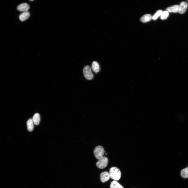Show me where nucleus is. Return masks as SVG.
<instances>
[{
    "label": "nucleus",
    "mask_w": 188,
    "mask_h": 188,
    "mask_svg": "<svg viewBox=\"0 0 188 188\" xmlns=\"http://www.w3.org/2000/svg\"><path fill=\"white\" fill-rule=\"evenodd\" d=\"M178 5H175L167 8L166 9L167 11L169 12H171L176 13L178 12Z\"/></svg>",
    "instance_id": "obj_13"
},
{
    "label": "nucleus",
    "mask_w": 188,
    "mask_h": 188,
    "mask_svg": "<svg viewBox=\"0 0 188 188\" xmlns=\"http://www.w3.org/2000/svg\"><path fill=\"white\" fill-rule=\"evenodd\" d=\"M110 188H124L123 186L115 180L113 181L110 184Z\"/></svg>",
    "instance_id": "obj_14"
},
{
    "label": "nucleus",
    "mask_w": 188,
    "mask_h": 188,
    "mask_svg": "<svg viewBox=\"0 0 188 188\" xmlns=\"http://www.w3.org/2000/svg\"><path fill=\"white\" fill-rule=\"evenodd\" d=\"M92 70L96 73L100 71L99 66L97 62L94 61L92 62Z\"/></svg>",
    "instance_id": "obj_10"
},
{
    "label": "nucleus",
    "mask_w": 188,
    "mask_h": 188,
    "mask_svg": "<svg viewBox=\"0 0 188 188\" xmlns=\"http://www.w3.org/2000/svg\"><path fill=\"white\" fill-rule=\"evenodd\" d=\"M34 122L32 119L30 118L28 119L27 122V128L28 130L31 132L34 129Z\"/></svg>",
    "instance_id": "obj_9"
},
{
    "label": "nucleus",
    "mask_w": 188,
    "mask_h": 188,
    "mask_svg": "<svg viewBox=\"0 0 188 188\" xmlns=\"http://www.w3.org/2000/svg\"><path fill=\"white\" fill-rule=\"evenodd\" d=\"M83 75L85 78L88 80L92 79L93 77L90 67L88 65L85 66L83 70Z\"/></svg>",
    "instance_id": "obj_3"
},
{
    "label": "nucleus",
    "mask_w": 188,
    "mask_h": 188,
    "mask_svg": "<svg viewBox=\"0 0 188 188\" xmlns=\"http://www.w3.org/2000/svg\"><path fill=\"white\" fill-rule=\"evenodd\" d=\"M188 4L185 2H182L179 5L178 12L180 14L184 13L188 7Z\"/></svg>",
    "instance_id": "obj_6"
},
{
    "label": "nucleus",
    "mask_w": 188,
    "mask_h": 188,
    "mask_svg": "<svg viewBox=\"0 0 188 188\" xmlns=\"http://www.w3.org/2000/svg\"><path fill=\"white\" fill-rule=\"evenodd\" d=\"M17 10L20 12L27 11L30 8V7L27 3H24L20 4L17 8Z\"/></svg>",
    "instance_id": "obj_5"
},
{
    "label": "nucleus",
    "mask_w": 188,
    "mask_h": 188,
    "mask_svg": "<svg viewBox=\"0 0 188 188\" xmlns=\"http://www.w3.org/2000/svg\"><path fill=\"white\" fill-rule=\"evenodd\" d=\"M105 151L104 148L100 145L96 146L94 149L93 153L96 158L99 159L103 157Z\"/></svg>",
    "instance_id": "obj_2"
},
{
    "label": "nucleus",
    "mask_w": 188,
    "mask_h": 188,
    "mask_svg": "<svg viewBox=\"0 0 188 188\" xmlns=\"http://www.w3.org/2000/svg\"><path fill=\"white\" fill-rule=\"evenodd\" d=\"M169 15V13L167 10L163 11L161 16L160 18L162 20H164L167 19Z\"/></svg>",
    "instance_id": "obj_17"
},
{
    "label": "nucleus",
    "mask_w": 188,
    "mask_h": 188,
    "mask_svg": "<svg viewBox=\"0 0 188 188\" xmlns=\"http://www.w3.org/2000/svg\"><path fill=\"white\" fill-rule=\"evenodd\" d=\"M32 119L34 124L36 125H38L40 121V116L39 114L36 113H35L33 116Z\"/></svg>",
    "instance_id": "obj_12"
},
{
    "label": "nucleus",
    "mask_w": 188,
    "mask_h": 188,
    "mask_svg": "<svg viewBox=\"0 0 188 188\" xmlns=\"http://www.w3.org/2000/svg\"><path fill=\"white\" fill-rule=\"evenodd\" d=\"M101 181L104 183L109 180L110 178L109 173L107 171L102 172L100 175Z\"/></svg>",
    "instance_id": "obj_7"
},
{
    "label": "nucleus",
    "mask_w": 188,
    "mask_h": 188,
    "mask_svg": "<svg viewBox=\"0 0 188 188\" xmlns=\"http://www.w3.org/2000/svg\"><path fill=\"white\" fill-rule=\"evenodd\" d=\"M152 19V16L151 15L147 14L143 16L141 18L140 20L143 23H146L150 21Z\"/></svg>",
    "instance_id": "obj_11"
},
{
    "label": "nucleus",
    "mask_w": 188,
    "mask_h": 188,
    "mask_svg": "<svg viewBox=\"0 0 188 188\" xmlns=\"http://www.w3.org/2000/svg\"><path fill=\"white\" fill-rule=\"evenodd\" d=\"M33 1V0H30V1Z\"/></svg>",
    "instance_id": "obj_19"
},
{
    "label": "nucleus",
    "mask_w": 188,
    "mask_h": 188,
    "mask_svg": "<svg viewBox=\"0 0 188 188\" xmlns=\"http://www.w3.org/2000/svg\"><path fill=\"white\" fill-rule=\"evenodd\" d=\"M30 15V13L29 12L27 11L23 12L20 14L19 18L21 21H23L28 19Z\"/></svg>",
    "instance_id": "obj_8"
},
{
    "label": "nucleus",
    "mask_w": 188,
    "mask_h": 188,
    "mask_svg": "<svg viewBox=\"0 0 188 188\" xmlns=\"http://www.w3.org/2000/svg\"><path fill=\"white\" fill-rule=\"evenodd\" d=\"M162 12L161 10H158L152 16V19L154 20H156L161 16Z\"/></svg>",
    "instance_id": "obj_16"
},
{
    "label": "nucleus",
    "mask_w": 188,
    "mask_h": 188,
    "mask_svg": "<svg viewBox=\"0 0 188 188\" xmlns=\"http://www.w3.org/2000/svg\"><path fill=\"white\" fill-rule=\"evenodd\" d=\"M181 175L184 178H188V167L183 169L181 172Z\"/></svg>",
    "instance_id": "obj_15"
},
{
    "label": "nucleus",
    "mask_w": 188,
    "mask_h": 188,
    "mask_svg": "<svg viewBox=\"0 0 188 188\" xmlns=\"http://www.w3.org/2000/svg\"><path fill=\"white\" fill-rule=\"evenodd\" d=\"M108 162V159L105 156H103L101 158L99 159L97 162L96 164L98 168L102 169L106 167Z\"/></svg>",
    "instance_id": "obj_4"
},
{
    "label": "nucleus",
    "mask_w": 188,
    "mask_h": 188,
    "mask_svg": "<svg viewBox=\"0 0 188 188\" xmlns=\"http://www.w3.org/2000/svg\"><path fill=\"white\" fill-rule=\"evenodd\" d=\"M109 173L110 178L115 181L119 180L121 176L120 171L116 167H113L110 169Z\"/></svg>",
    "instance_id": "obj_1"
},
{
    "label": "nucleus",
    "mask_w": 188,
    "mask_h": 188,
    "mask_svg": "<svg viewBox=\"0 0 188 188\" xmlns=\"http://www.w3.org/2000/svg\"><path fill=\"white\" fill-rule=\"evenodd\" d=\"M107 154H107V153H105V155H107Z\"/></svg>",
    "instance_id": "obj_18"
}]
</instances>
